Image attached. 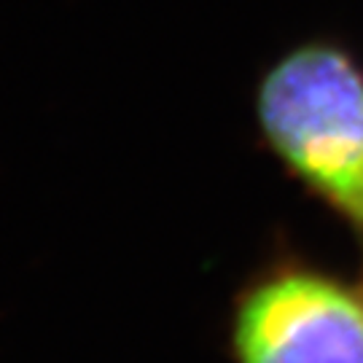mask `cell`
Returning a JSON list of instances; mask_svg holds the SVG:
<instances>
[{
  "label": "cell",
  "instance_id": "cell-2",
  "mask_svg": "<svg viewBox=\"0 0 363 363\" xmlns=\"http://www.w3.org/2000/svg\"><path fill=\"white\" fill-rule=\"evenodd\" d=\"M240 363H363V301L315 274H283L242 301Z\"/></svg>",
  "mask_w": 363,
  "mask_h": 363
},
{
  "label": "cell",
  "instance_id": "cell-1",
  "mask_svg": "<svg viewBox=\"0 0 363 363\" xmlns=\"http://www.w3.org/2000/svg\"><path fill=\"white\" fill-rule=\"evenodd\" d=\"M259 124L286 164L363 220V70L334 43H304L259 84Z\"/></svg>",
  "mask_w": 363,
  "mask_h": 363
}]
</instances>
